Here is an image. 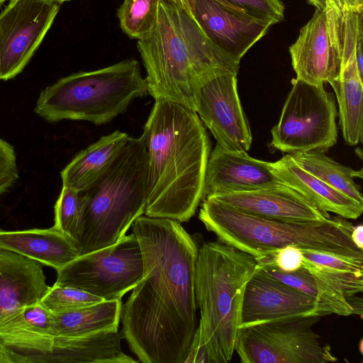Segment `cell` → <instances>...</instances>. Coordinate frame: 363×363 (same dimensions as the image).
<instances>
[{
  "instance_id": "obj_1",
  "label": "cell",
  "mask_w": 363,
  "mask_h": 363,
  "mask_svg": "<svg viewBox=\"0 0 363 363\" xmlns=\"http://www.w3.org/2000/svg\"><path fill=\"white\" fill-rule=\"evenodd\" d=\"M132 226L144 269L122 305L121 335L141 362L184 363L198 326V246L174 220L141 216Z\"/></svg>"
},
{
  "instance_id": "obj_2",
  "label": "cell",
  "mask_w": 363,
  "mask_h": 363,
  "mask_svg": "<svg viewBox=\"0 0 363 363\" xmlns=\"http://www.w3.org/2000/svg\"><path fill=\"white\" fill-rule=\"evenodd\" d=\"M147 155L145 215L187 222L202 201L211 145L198 114L157 99L141 135Z\"/></svg>"
},
{
  "instance_id": "obj_3",
  "label": "cell",
  "mask_w": 363,
  "mask_h": 363,
  "mask_svg": "<svg viewBox=\"0 0 363 363\" xmlns=\"http://www.w3.org/2000/svg\"><path fill=\"white\" fill-rule=\"evenodd\" d=\"M137 48L147 94L194 111L198 85L218 74H238L240 68V60L213 42L192 11L168 0H160L157 21Z\"/></svg>"
},
{
  "instance_id": "obj_4",
  "label": "cell",
  "mask_w": 363,
  "mask_h": 363,
  "mask_svg": "<svg viewBox=\"0 0 363 363\" xmlns=\"http://www.w3.org/2000/svg\"><path fill=\"white\" fill-rule=\"evenodd\" d=\"M256 268L252 255L222 242L199 249L195 293L200 320L195 333L211 363H227L235 352L245 290Z\"/></svg>"
},
{
  "instance_id": "obj_5",
  "label": "cell",
  "mask_w": 363,
  "mask_h": 363,
  "mask_svg": "<svg viewBox=\"0 0 363 363\" xmlns=\"http://www.w3.org/2000/svg\"><path fill=\"white\" fill-rule=\"evenodd\" d=\"M199 218L220 242L254 257L287 245L303 250L363 257L351 239L354 225L340 216L323 222H289L252 216L202 200Z\"/></svg>"
},
{
  "instance_id": "obj_6",
  "label": "cell",
  "mask_w": 363,
  "mask_h": 363,
  "mask_svg": "<svg viewBox=\"0 0 363 363\" xmlns=\"http://www.w3.org/2000/svg\"><path fill=\"white\" fill-rule=\"evenodd\" d=\"M147 155L141 136L130 137L106 174L89 190L74 240L79 255L121 240L145 213Z\"/></svg>"
},
{
  "instance_id": "obj_7",
  "label": "cell",
  "mask_w": 363,
  "mask_h": 363,
  "mask_svg": "<svg viewBox=\"0 0 363 363\" xmlns=\"http://www.w3.org/2000/svg\"><path fill=\"white\" fill-rule=\"evenodd\" d=\"M147 94L139 62L126 59L96 70L62 77L40 94L35 112L49 123L83 121L99 125Z\"/></svg>"
},
{
  "instance_id": "obj_8",
  "label": "cell",
  "mask_w": 363,
  "mask_h": 363,
  "mask_svg": "<svg viewBox=\"0 0 363 363\" xmlns=\"http://www.w3.org/2000/svg\"><path fill=\"white\" fill-rule=\"evenodd\" d=\"M278 123L272 128L271 145L287 154L325 152L337 140V107L323 84L293 80Z\"/></svg>"
},
{
  "instance_id": "obj_9",
  "label": "cell",
  "mask_w": 363,
  "mask_h": 363,
  "mask_svg": "<svg viewBox=\"0 0 363 363\" xmlns=\"http://www.w3.org/2000/svg\"><path fill=\"white\" fill-rule=\"evenodd\" d=\"M143 269L141 248L133 233L112 245L79 255L57 271L55 284L104 301L121 300L140 281Z\"/></svg>"
},
{
  "instance_id": "obj_10",
  "label": "cell",
  "mask_w": 363,
  "mask_h": 363,
  "mask_svg": "<svg viewBox=\"0 0 363 363\" xmlns=\"http://www.w3.org/2000/svg\"><path fill=\"white\" fill-rule=\"evenodd\" d=\"M320 316L287 318L240 328L235 352L242 363H328L337 359L313 325Z\"/></svg>"
},
{
  "instance_id": "obj_11",
  "label": "cell",
  "mask_w": 363,
  "mask_h": 363,
  "mask_svg": "<svg viewBox=\"0 0 363 363\" xmlns=\"http://www.w3.org/2000/svg\"><path fill=\"white\" fill-rule=\"evenodd\" d=\"M345 21L346 9H339L329 1L325 9H315L289 47L296 79L324 84L339 75Z\"/></svg>"
},
{
  "instance_id": "obj_12",
  "label": "cell",
  "mask_w": 363,
  "mask_h": 363,
  "mask_svg": "<svg viewBox=\"0 0 363 363\" xmlns=\"http://www.w3.org/2000/svg\"><path fill=\"white\" fill-rule=\"evenodd\" d=\"M60 5L55 0H10L0 13V79H11L24 69Z\"/></svg>"
},
{
  "instance_id": "obj_13",
  "label": "cell",
  "mask_w": 363,
  "mask_h": 363,
  "mask_svg": "<svg viewBox=\"0 0 363 363\" xmlns=\"http://www.w3.org/2000/svg\"><path fill=\"white\" fill-rule=\"evenodd\" d=\"M237 75L223 73L211 77L194 91L195 112L218 145L247 152L252 133L242 108L237 88Z\"/></svg>"
},
{
  "instance_id": "obj_14",
  "label": "cell",
  "mask_w": 363,
  "mask_h": 363,
  "mask_svg": "<svg viewBox=\"0 0 363 363\" xmlns=\"http://www.w3.org/2000/svg\"><path fill=\"white\" fill-rule=\"evenodd\" d=\"M193 13L213 42L239 60L277 23L228 0H196Z\"/></svg>"
},
{
  "instance_id": "obj_15",
  "label": "cell",
  "mask_w": 363,
  "mask_h": 363,
  "mask_svg": "<svg viewBox=\"0 0 363 363\" xmlns=\"http://www.w3.org/2000/svg\"><path fill=\"white\" fill-rule=\"evenodd\" d=\"M315 300L257 267L247 282L240 328L287 318L315 315Z\"/></svg>"
},
{
  "instance_id": "obj_16",
  "label": "cell",
  "mask_w": 363,
  "mask_h": 363,
  "mask_svg": "<svg viewBox=\"0 0 363 363\" xmlns=\"http://www.w3.org/2000/svg\"><path fill=\"white\" fill-rule=\"evenodd\" d=\"M205 199L267 219L289 222H323L331 219L329 213L318 209L281 182L252 191L213 194Z\"/></svg>"
},
{
  "instance_id": "obj_17",
  "label": "cell",
  "mask_w": 363,
  "mask_h": 363,
  "mask_svg": "<svg viewBox=\"0 0 363 363\" xmlns=\"http://www.w3.org/2000/svg\"><path fill=\"white\" fill-rule=\"evenodd\" d=\"M279 182L269 162L216 143L207 162L202 200L213 194L252 191Z\"/></svg>"
},
{
  "instance_id": "obj_18",
  "label": "cell",
  "mask_w": 363,
  "mask_h": 363,
  "mask_svg": "<svg viewBox=\"0 0 363 363\" xmlns=\"http://www.w3.org/2000/svg\"><path fill=\"white\" fill-rule=\"evenodd\" d=\"M0 341L26 363H43L53 346L51 313L38 302L1 315Z\"/></svg>"
},
{
  "instance_id": "obj_19",
  "label": "cell",
  "mask_w": 363,
  "mask_h": 363,
  "mask_svg": "<svg viewBox=\"0 0 363 363\" xmlns=\"http://www.w3.org/2000/svg\"><path fill=\"white\" fill-rule=\"evenodd\" d=\"M49 287L41 263L0 249V316L40 302Z\"/></svg>"
},
{
  "instance_id": "obj_20",
  "label": "cell",
  "mask_w": 363,
  "mask_h": 363,
  "mask_svg": "<svg viewBox=\"0 0 363 363\" xmlns=\"http://www.w3.org/2000/svg\"><path fill=\"white\" fill-rule=\"evenodd\" d=\"M269 167L281 183L296 191L318 209L346 219H357L362 215L363 203L302 169L289 154L276 162H269Z\"/></svg>"
},
{
  "instance_id": "obj_21",
  "label": "cell",
  "mask_w": 363,
  "mask_h": 363,
  "mask_svg": "<svg viewBox=\"0 0 363 363\" xmlns=\"http://www.w3.org/2000/svg\"><path fill=\"white\" fill-rule=\"evenodd\" d=\"M0 249L16 252L56 271L79 255L74 241L54 226L12 231L0 228Z\"/></svg>"
},
{
  "instance_id": "obj_22",
  "label": "cell",
  "mask_w": 363,
  "mask_h": 363,
  "mask_svg": "<svg viewBox=\"0 0 363 363\" xmlns=\"http://www.w3.org/2000/svg\"><path fill=\"white\" fill-rule=\"evenodd\" d=\"M129 138L126 133L116 130L81 150L61 172L62 186L89 190L108 170Z\"/></svg>"
},
{
  "instance_id": "obj_23",
  "label": "cell",
  "mask_w": 363,
  "mask_h": 363,
  "mask_svg": "<svg viewBox=\"0 0 363 363\" xmlns=\"http://www.w3.org/2000/svg\"><path fill=\"white\" fill-rule=\"evenodd\" d=\"M257 267L292 288L313 298L316 302L315 315L330 314L350 315L362 313V301L355 296L347 297L342 291L313 275L301 267L296 271L284 272L272 264L257 262Z\"/></svg>"
},
{
  "instance_id": "obj_24",
  "label": "cell",
  "mask_w": 363,
  "mask_h": 363,
  "mask_svg": "<svg viewBox=\"0 0 363 363\" xmlns=\"http://www.w3.org/2000/svg\"><path fill=\"white\" fill-rule=\"evenodd\" d=\"M118 330H104L77 337H54L51 353L43 363H133L125 354Z\"/></svg>"
},
{
  "instance_id": "obj_25",
  "label": "cell",
  "mask_w": 363,
  "mask_h": 363,
  "mask_svg": "<svg viewBox=\"0 0 363 363\" xmlns=\"http://www.w3.org/2000/svg\"><path fill=\"white\" fill-rule=\"evenodd\" d=\"M362 79L356 52L350 51L342 54L340 72L328 82L336 96L342 136L350 145H358L363 138Z\"/></svg>"
},
{
  "instance_id": "obj_26",
  "label": "cell",
  "mask_w": 363,
  "mask_h": 363,
  "mask_svg": "<svg viewBox=\"0 0 363 363\" xmlns=\"http://www.w3.org/2000/svg\"><path fill=\"white\" fill-rule=\"evenodd\" d=\"M121 308V300H113L51 313L52 335L54 337H77L104 330H118Z\"/></svg>"
},
{
  "instance_id": "obj_27",
  "label": "cell",
  "mask_w": 363,
  "mask_h": 363,
  "mask_svg": "<svg viewBox=\"0 0 363 363\" xmlns=\"http://www.w3.org/2000/svg\"><path fill=\"white\" fill-rule=\"evenodd\" d=\"M302 267L342 291L347 297L363 290V257L303 250Z\"/></svg>"
},
{
  "instance_id": "obj_28",
  "label": "cell",
  "mask_w": 363,
  "mask_h": 363,
  "mask_svg": "<svg viewBox=\"0 0 363 363\" xmlns=\"http://www.w3.org/2000/svg\"><path fill=\"white\" fill-rule=\"evenodd\" d=\"M290 155L308 173L355 201L363 203L360 187L354 180L357 177H362V169L358 172L342 165L323 152L310 151Z\"/></svg>"
},
{
  "instance_id": "obj_29",
  "label": "cell",
  "mask_w": 363,
  "mask_h": 363,
  "mask_svg": "<svg viewBox=\"0 0 363 363\" xmlns=\"http://www.w3.org/2000/svg\"><path fill=\"white\" fill-rule=\"evenodd\" d=\"M160 0H123L117 10L119 26L130 38L140 40L154 26Z\"/></svg>"
},
{
  "instance_id": "obj_30",
  "label": "cell",
  "mask_w": 363,
  "mask_h": 363,
  "mask_svg": "<svg viewBox=\"0 0 363 363\" xmlns=\"http://www.w3.org/2000/svg\"><path fill=\"white\" fill-rule=\"evenodd\" d=\"M86 203L84 191L62 186L54 207V227L74 242L77 235ZM75 244V243H74Z\"/></svg>"
},
{
  "instance_id": "obj_31",
  "label": "cell",
  "mask_w": 363,
  "mask_h": 363,
  "mask_svg": "<svg viewBox=\"0 0 363 363\" xmlns=\"http://www.w3.org/2000/svg\"><path fill=\"white\" fill-rule=\"evenodd\" d=\"M102 298L84 291L54 284L40 300L50 313L65 312L101 302Z\"/></svg>"
},
{
  "instance_id": "obj_32",
  "label": "cell",
  "mask_w": 363,
  "mask_h": 363,
  "mask_svg": "<svg viewBox=\"0 0 363 363\" xmlns=\"http://www.w3.org/2000/svg\"><path fill=\"white\" fill-rule=\"evenodd\" d=\"M255 258L257 263L272 264L284 272L298 270L303 260L301 248L295 245H287Z\"/></svg>"
},
{
  "instance_id": "obj_33",
  "label": "cell",
  "mask_w": 363,
  "mask_h": 363,
  "mask_svg": "<svg viewBox=\"0 0 363 363\" xmlns=\"http://www.w3.org/2000/svg\"><path fill=\"white\" fill-rule=\"evenodd\" d=\"M229 2L259 17L274 20L284 19V4L281 0H228Z\"/></svg>"
},
{
  "instance_id": "obj_34",
  "label": "cell",
  "mask_w": 363,
  "mask_h": 363,
  "mask_svg": "<svg viewBox=\"0 0 363 363\" xmlns=\"http://www.w3.org/2000/svg\"><path fill=\"white\" fill-rule=\"evenodd\" d=\"M18 179L13 147L0 138V196Z\"/></svg>"
},
{
  "instance_id": "obj_35",
  "label": "cell",
  "mask_w": 363,
  "mask_h": 363,
  "mask_svg": "<svg viewBox=\"0 0 363 363\" xmlns=\"http://www.w3.org/2000/svg\"><path fill=\"white\" fill-rule=\"evenodd\" d=\"M0 363H26V358L14 352L0 341Z\"/></svg>"
},
{
  "instance_id": "obj_36",
  "label": "cell",
  "mask_w": 363,
  "mask_h": 363,
  "mask_svg": "<svg viewBox=\"0 0 363 363\" xmlns=\"http://www.w3.org/2000/svg\"><path fill=\"white\" fill-rule=\"evenodd\" d=\"M339 9H363V0H328Z\"/></svg>"
},
{
  "instance_id": "obj_37",
  "label": "cell",
  "mask_w": 363,
  "mask_h": 363,
  "mask_svg": "<svg viewBox=\"0 0 363 363\" xmlns=\"http://www.w3.org/2000/svg\"><path fill=\"white\" fill-rule=\"evenodd\" d=\"M363 227L362 225H359L356 227H353V229L351 233V239L354 245L363 250Z\"/></svg>"
},
{
  "instance_id": "obj_38",
  "label": "cell",
  "mask_w": 363,
  "mask_h": 363,
  "mask_svg": "<svg viewBox=\"0 0 363 363\" xmlns=\"http://www.w3.org/2000/svg\"><path fill=\"white\" fill-rule=\"evenodd\" d=\"M316 9L324 10L326 9L328 0H308Z\"/></svg>"
},
{
  "instance_id": "obj_39",
  "label": "cell",
  "mask_w": 363,
  "mask_h": 363,
  "mask_svg": "<svg viewBox=\"0 0 363 363\" xmlns=\"http://www.w3.org/2000/svg\"><path fill=\"white\" fill-rule=\"evenodd\" d=\"M196 0H179L178 4L180 5L184 9L191 11L193 12V8Z\"/></svg>"
},
{
  "instance_id": "obj_40",
  "label": "cell",
  "mask_w": 363,
  "mask_h": 363,
  "mask_svg": "<svg viewBox=\"0 0 363 363\" xmlns=\"http://www.w3.org/2000/svg\"><path fill=\"white\" fill-rule=\"evenodd\" d=\"M56 1H57L58 3H60V4H62V3L64 2H66V1H69L71 0H55Z\"/></svg>"
},
{
  "instance_id": "obj_41",
  "label": "cell",
  "mask_w": 363,
  "mask_h": 363,
  "mask_svg": "<svg viewBox=\"0 0 363 363\" xmlns=\"http://www.w3.org/2000/svg\"><path fill=\"white\" fill-rule=\"evenodd\" d=\"M171 2H173V3H175V4H178L179 3V0H168Z\"/></svg>"
},
{
  "instance_id": "obj_42",
  "label": "cell",
  "mask_w": 363,
  "mask_h": 363,
  "mask_svg": "<svg viewBox=\"0 0 363 363\" xmlns=\"http://www.w3.org/2000/svg\"><path fill=\"white\" fill-rule=\"evenodd\" d=\"M6 0H0V6H1Z\"/></svg>"
}]
</instances>
